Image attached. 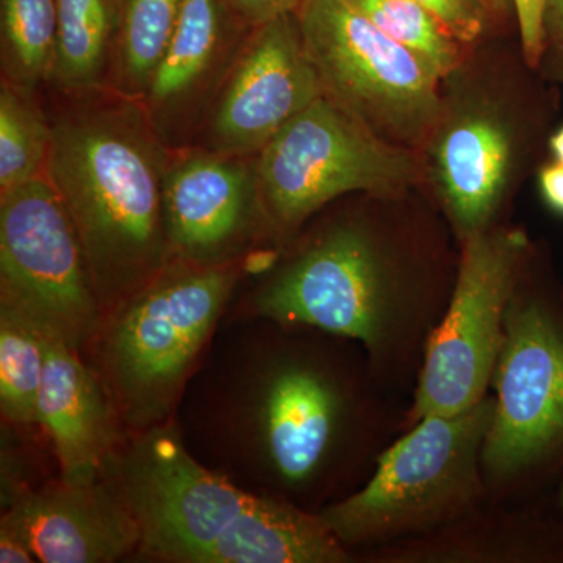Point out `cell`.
Returning a JSON list of instances; mask_svg holds the SVG:
<instances>
[{"instance_id": "17", "label": "cell", "mask_w": 563, "mask_h": 563, "mask_svg": "<svg viewBox=\"0 0 563 563\" xmlns=\"http://www.w3.org/2000/svg\"><path fill=\"white\" fill-rule=\"evenodd\" d=\"M235 29L246 27L221 0H184L172 43L141 102L161 140L213 85L220 88L243 44L233 43Z\"/></svg>"}, {"instance_id": "9", "label": "cell", "mask_w": 563, "mask_h": 563, "mask_svg": "<svg viewBox=\"0 0 563 563\" xmlns=\"http://www.w3.org/2000/svg\"><path fill=\"white\" fill-rule=\"evenodd\" d=\"M532 257L528 233L507 224L459 244L453 291L426 344L406 429L422 418L472 409L490 395L507 312Z\"/></svg>"}, {"instance_id": "8", "label": "cell", "mask_w": 563, "mask_h": 563, "mask_svg": "<svg viewBox=\"0 0 563 563\" xmlns=\"http://www.w3.org/2000/svg\"><path fill=\"white\" fill-rule=\"evenodd\" d=\"M255 174L276 251L344 196H399L422 187L420 154L374 135L325 96L255 155Z\"/></svg>"}, {"instance_id": "6", "label": "cell", "mask_w": 563, "mask_h": 563, "mask_svg": "<svg viewBox=\"0 0 563 563\" xmlns=\"http://www.w3.org/2000/svg\"><path fill=\"white\" fill-rule=\"evenodd\" d=\"M247 269V262L173 261L102 318L84 357L101 377L125 435L176 418Z\"/></svg>"}, {"instance_id": "11", "label": "cell", "mask_w": 563, "mask_h": 563, "mask_svg": "<svg viewBox=\"0 0 563 563\" xmlns=\"http://www.w3.org/2000/svg\"><path fill=\"white\" fill-rule=\"evenodd\" d=\"M0 303L81 355L101 328L79 235L46 177L0 195Z\"/></svg>"}, {"instance_id": "20", "label": "cell", "mask_w": 563, "mask_h": 563, "mask_svg": "<svg viewBox=\"0 0 563 563\" xmlns=\"http://www.w3.org/2000/svg\"><path fill=\"white\" fill-rule=\"evenodd\" d=\"M47 342L24 314L0 303V412L3 424L24 429L38 426L36 404Z\"/></svg>"}, {"instance_id": "27", "label": "cell", "mask_w": 563, "mask_h": 563, "mask_svg": "<svg viewBox=\"0 0 563 563\" xmlns=\"http://www.w3.org/2000/svg\"><path fill=\"white\" fill-rule=\"evenodd\" d=\"M221 2L240 24L252 31L284 14L296 13L302 0H221Z\"/></svg>"}, {"instance_id": "26", "label": "cell", "mask_w": 563, "mask_h": 563, "mask_svg": "<svg viewBox=\"0 0 563 563\" xmlns=\"http://www.w3.org/2000/svg\"><path fill=\"white\" fill-rule=\"evenodd\" d=\"M547 0H514L515 21L518 40L523 49L526 62L537 68L542 49V18Z\"/></svg>"}, {"instance_id": "5", "label": "cell", "mask_w": 563, "mask_h": 563, "mask_svg": "<svg viewBox=\"0 0 563 563\" xmlns=\"http://www.w3.org/2000/svg\"><path fill=\"white\" fill-rule=\"evenodd\" d=\"M166 166L143 106L121 96L66 111L52 124L46 179L79 235L102 318L174 261Z\"/></svg>"}, {"instance_id": "1", "label": "cell", "mask_w": 563, "mask_h": 563, "mask_svg": "<svg viewBox=\"0 0 563 563\" xmlns=\"http://www.w3.org/2000/svg\"><path fill=\"white\" fill-rule=\"evenodd\" d=\"M380 388L351 340L224 317L174 421L213 472L320 514L368 479L388 444Z\"/></svg>"}, {"instance_id": "25", "label": "cell", "mask_w": 563, "mask_h": 563, "mask_svg": "<svg viewBox=\"0 0 563 563\" xmlns=\"http://www.w3.org/2000/svg\"><path fill=\"white\" fill-rule=\"evenodd\" d=\"M536 70L547 84L563 87V0L544 2L542 49Z\"/></svg>"}, {"instance_id": "21", "label": "cell", "mask_w": 563, "mask_h": 563, "mask_svg": "<svg viewBox=\"0 0 563 563\" xmlns=\"http://www.w3.org/2000/svg\"><path fill=\"white\" fill-rule=\"evenodd\" d=\"M57 32V0H2L3 81L32 92L51 80Z\"/></svg>"}, {"instance_id": "7", "label": "cell", "mask_w": 563, "mask_h": 563, "mask_svg": "<svg viewBox=\"0 0 563 563\" xmlns=\"http://www.w3.org/2000/svg\"><path fill=\"white\" fill-rule=\"evenodd\" d=\"M495 399L472 409L422 418L377 455L372 474L320 518L355 555L357 548L417 539L468 517L483 506L485 439Z\"/></svg>"}, {"instance_id": "15", "label": "cell", "mask_w": 563, "mask_h": 563, "mask_svg": "<svg viewBox=\"0 0 563 563\" xmlns=\"http://www.w3.org/2000/svg\"><path fill=\"white\" fill-rule=\"evenodd\" d=\"M0 525L20 532L41 563L133 561L141 540L139 521L103 476L36 485L3 507Z\"/></svg>"}, {"instance_id": "23", "label": "cell", "mask_w": 563, "mask_h": 563, "mask_svg": "<svg viewBox=\"0 0 563 563\" xmlns=\"http://www.w3.org/2000/svg\"><path fill=\"white\" fill-rule=\"evenodd\" d=\"M374 25L417 55L440 80L461 63L466 46L415 0H351Z\"/></svg>"}, {"instance_id": "2", "label": "cell", "mask_w": 563, "mask_h": 563, "mask_svg": "<svg viewBox=\"0 0 563 563\" xmlns=\"http://www.w3.org/2000/svg\"><path fill=\"white\" fill-rule=\"evenodd\" d=\"M420 190L358 195L357 206L306 225L225 317L343 336L362 347L383 387H415L459 262L453 232L437 207L415 198Z\"/></svg>"}, {"instance_id": "18", "label": "cell", "mask_w": 563, "mask_h": 563, "mask_svg": "<svg viewBox=\"0 0 563 563\" xmlns=\"http://www.w3.org/2000/svg\"><path fill=\"white\" fill-rule=\"evenodd\" d=\"M184 0H121L117 5L109 80L114 92L143 102L168 51Z\"/></svg>"}, {"instance_id": "14", "label": "cell", "mask_w": 563, "mask_h": 563, "mask_svg": "<svg viewBox=\"0 0 563 563\" xmlns=\"http://www.w3.org/2000/svg\"><path fill=\"white\" fill-rule=\"evenodd\" d=\"M163 201L174 261L231 265L247 262L255 244H273L255 162L240 155L207 150L168 161Z\"/></svg>"}, {"instance_id": "19", "label": "cell", "mask_w": 563, "mask_h": 563, "mask_svg": "<svg viewBox=\"0 0 563 563\" xmlns=\"http://www.w3.org/2000/svg\"><path fill=\"white\" fill-rule=\"evenodd\" d=\"M58 32L51 80L65 91H91L109 80L114 0H57Z\"/></svg>"}, {"instance_id": "28", "label": "cell", "mask_w": 563, "mask_h": 563, "mask_svg": "<svg viewBox=\"0 0 563 563\" xmlns=\"http://www.w3.org/2000/svg\"><path fill=\"white\" fill-rule=\"evenodd\" d=\"M537 179L544 203L563 217V163L553 158L544 162L537 172Z\"/></svg>"}, {"instance_id": "31", "label": "cell", "mask_w": 563, "mask_h": 563, "mask_svg": "<svg viewBox=\"0 0 563 563\" xmlns=\"http://www.w3.org/2000/svg\"><path fill=\"white\" fill-rule=\"evenodd\" d=\"M548 152L553 161L563 163V125L551 133Z\"/></svg>"}, {"instance_id": "4", "label": "cell", "mask_w": 563, "mask_h": 563, "mask_svg": "<svg viewBox=\"0 0 563 563\" xmlns=\"http://www.w3.org/2000/svg\"><path fill=\"white\" fill-rule=\"evenodd\" d=\"M490 35L466 47L440 81V106L420 152L422 190L455 243L503 224L515 196L544 163L558 99L526 62L520 40Z\"/></svg>"}, {"instance_id": "24", "label": "cell", "mask_w": 563, "mask_h": 563, "mask_svg": "<svg viewBox=\"0 0 563 563\" xmlns=\"http://www.w3.org/2000/svg\"><path fill=\"white\" fill-rule=\"evenodd\" d=\"M431 11L463 46H473L490 35L493 16L483 0H415Z\"/></svg>"}, {"instance_id": "30", "label": "cell", "mask_w": 563, "mask_h": 563, "mask_svg": "<svg viewBox=\"0 0 563 563\" xmlns=\"http://www.w3.org/2000/svg\"><path fill=\"white\" fill-rule=\"evenodd\" d=\"M487 10L490 11L493 20L503 21L515 16L514 0H483Z\"/></svg>"}, {"instance_id": "29", "label": "cell", "mask_w": 563, "mask_h": 563, "mask_svg": "<svg viewBox=\"0 0 563 563\" xmlns=\"http://www.w3.org/2000/svg\"><path fill=\"white\" fill-rule=\"evenodd\" d=\"M0 562L36 563L38 559L20 532L9 526L0 525Z\"/></svg>"}, {"instance_id": "16", "label": "cell", "mask_w": 563, "mask_h": 563, "mask_svg": "<svg viewBox=\"0 0 563 563\" xmlns=\"http://www.w3.org/2000/svg\"><path fill=\"white\" fill-rule=\"evenodd\" d=\"M47 342L36 422L49 440L65 483L101 479L125 433L101 377L84 355L65 344Z\"/></svg>"}, {"instance_id": "13", "label": "cell", "mask_w": 563, "mask_h": 563, "mask_svg": "<svg viewBox=\"0 0 563 563\" xmlns=\"http://www.w3.org/2000/svg\"><path fill=\"white\" fill-rule=\"evenodd\" d=\"M322 87L296 13L247 33L211 106L207 146L251 157L320 99Z\"/></svg>"}, {"instance_id": "22", "label": "cell", "mask_w": 563, "mask_h": 563, "mask_svg": "<svg viewBox=\"0 0 563 563\" xmlns=\"http://www.w3.org/2000/svg\"><path fill=\"white\" fill-rule=\"evenodd\" d=\"M52 144L47 124L32 92L9 81L0 88V195L46 177Z\"/></svg>"}, {"instance_id": "3", "label": "cell", "mask_w": 563, "mask_h": 563, "mask_svg": "<svg viewBox=\"0 0 563 563\" xmlns=\"http://www.w3.org/2000/svg\"><path fill=\"white\" fill-rule=\"evenodd\" d=\"M102 476L139 521L133 561L343 563L355 558L320 515L246 490L199 462L174 420L125 435Z\"/></svg>"}, {"instance_id": "12", "label": "cell", "mask_w": 563, "mask_h": 563, "mask_svg": "<svg viewBox=\"0 0 563 563\" xmlns=\"http://www.w3.org/2000/svg\"><path fill=\"white\" fill-rule=\"evenodd\" d=\"M525 279L507 312L492 380L487 483H510L563 454V321L547 298L525 290Z\"/></svg>"}, {"instance_id": "32", "label": "cell", "mask_w": 563, "mask_h": 563, "mask_svg": "<svg viewBox=\"0 0 563 563\" xmlns=\"http://www.w3.org/2000/svg\"><path fill=\"white\" fill-rule=\"evenodd\" d=\"M562 503H563V492H562Z\"/></svg>"}, {"instance_id": "10", "label": "cell", "mask_w": 563, "mask_h": 563, "mask_svg": "<svg viewBox=\"0 0 563 563\" xmlns=\"http://www.w3.org/2000/svg\"><path fill=\"white\" fill-rule=\"evenodd\" d=\"M322 95L393 146L420 154L440 106V80L351 0H302L296 10Z\"/></svg>"}]
</instances>
